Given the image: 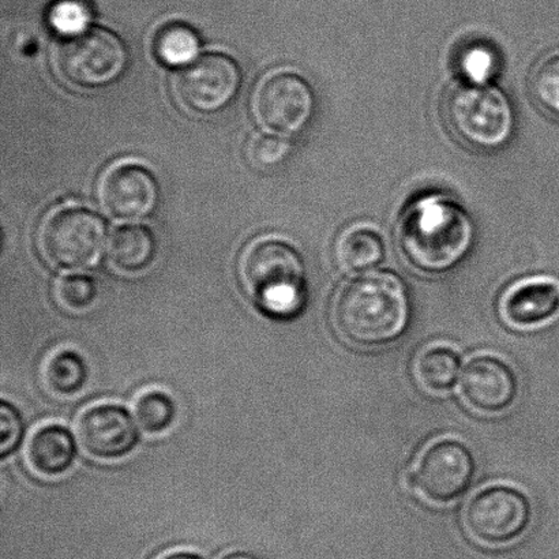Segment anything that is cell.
Returning a JSON list of instances; mask_svg holds the SVG:
<instances>
[{"instance_id": "cell-16", "label": "cell", "mask_w": 559, "mask_h": 559, "mask_svg": "<svg viewBox=\"0 0 559 559\" xmlns=\"http://www.w3.org/2000/svg\"><path fill=\"white\" fill-rule=\"evenodd\" d=\"M74 437L62 425H46L32 432L25 445L26 464L41 476H59L73 465Z\"/></svg>"}, {"instance_id": "cell-5", "label": "cell", "mask_w": 559, "mask_h": 559, "mask_svg": "<svg viewBox=\"0 0 559 559\" xmlns=\"http://www.w3.org/2000/svg\"><path fill=\"white\" fill-rule=\"evenodd\" d=\"M106 246V226L91 211L76 206L53 210L43 218L37 248L47 264L63 271L95 266Z\"/></svg>"}, {"instance_id": "cell-21", "label": "cell", "mask_w": 559, "mask_h": 559, "mask_svg": "<svg viewBox=\"0 0 559 559\" xmlns=\"http://www.w3.org/2000/svg\"><path fill=\"white\" fill-rule=\"evenodd\" d=\"M133 414L136 425L147 435H158L174 424L177 407L163 391H146L135 399Z\"/></svg>"}, {"instance_id": "cell-23", "label": "cell", "mask_w": 559, "mask_h": 559, "mask_svg": "<svg viewBox=\"0 0 559 559\" xmlns=\"http://www.w3.org/2000/svg\"><path fill=\"white\" fill-rule=\"evenodd\" d=\"M53 300L70 312L91 309L97 299L95 280L84 275H66L57 278L52 287Z\"/></svg>"}, {"instance_id": "cell-22", "label": "cell", "mask_w": 559, "mask_h": 559, "mask_svg": "<svg viewBox=\"0 0 559 559\" xmlns=\"http://www.w3.org/2000/svg\"><path fill=\"white\" fill-rule=\"evenodd\" d=\"M531 92L545 111L559 117V51L546 55L535 66Z\"/></svg>"}, {"instance_id": "cell-3", "label": "cell", "mask_w": 559, "mask_h": 559, "mask_svg": "<svg viewBox=\"0 0 559 559\" xmlns=\"http://www.w3.org/2000/svg\"><path fill=\"white\" fill-rule=\"evenodd\" d=\"M238 276L246 295L273 320H294L304 311L305 262L283 239L260 238L246 246L239 257Z\"/></svg>"}, {"instance_id": "cell-14", "label": "cell", "mask_w": 559, "mask_h": 559, "mask_svg": "<svg viewBox=\"0 0 559 559\" xmlns=\"http://www.w3.org/2000/svg\"><path fill=\"white\" fill-rule=\"evenodd\" d=\"M500 314L516 331H533L559 314V282L551 276L522 280L507 289L500 301Z\"/></svg>"}, {"instance_id": "cell-7", "label": "cell", "mask_w": 559, "mask_h": 559, "mask_svg": "<svg viewBox=\"0 0 559 559\" xmlns=\"http://www.w3.org/2000/svg\"><path fill=\"white\" fill-rule=\"evenodd\" d=\"M475 471L469 448L454 438H443L420 454L411 471L409 485L415 496L429 506H452L473 485Z\"/></svg>"}, {"instance_id": "cell-6", "label": "cell", "mask_w": 559, "mask_h": 559, "mask_svg": "<svg viewBox=\"0 0 559 559\" xmlns=\"http://www.w3.org/2000/svg\"><path fill=\"white\" fill-rule=\"evenodd\" d=\"M533 507L522 490L509 485H492L476 492L463 512L465 533L476 544L501 547L527 533Z\"/></svg>"}, {"instance_id": "cell-17", "label": "cell", "mask_w": 559, "mask_h": 559, "mask_svg": "<svg viewBox=\"0 0 559 559\" xmlns=\"http://www.w3.org/2000/svg\"><path fill=\"white\" fill-rule=\"evenodd\" d=\"M462 374V358L456 349L445 344H435L415 356L413 377L416 385L431 396L452 392Z\"/></svg>"}, {"instance_id": "cell-25", "label": "cell", "mask_w": 559, "mask_h": 559, "mask_svg": "<svg viewBox=\"0 0 559 559\" xmlns=\"http://www.w3.org/2000/svg\"><path fill=\"white\" fill-rule=\"evenodd\" d=\"M49 24L60 35L73 37L87 31L91 10L82 0H58L49 11Z\"/></svg>"}, {"instance_id": "cell-24", "label": "cell", "mask_w": 559, "mask_h": 559, "mask_svg": "<svg viewBox=\"0 0 559 559\" xmlns=\"http://www.w3.org/2000/svg\"><path fill=\"white\" fill-rule=\"evenodd\" d=\"M290 145L285 136L271 133L254 134L246 145L249 163L260 171L282 164L288 157Z\"/></svg>"}, {"instance_id": "cell-18", "label": "cell", "mask_w": 559, "mask_h": 559, "mask_svg": "<svg viewBox=\"0 0 559 559\" xmlns=\"http://www.w3.org/2000/svg\"><path fill=\"white\" fill-rule=\"evenodd\" d=\"M156 242L150 229L128 226L115 231L109 240V259L119 270L136 272L144 270L155 255Z\"/></svg>"}, {"instance_id": "cell-26", "label": "cell", "mask_w": 559, "mask_h": 559, "mask_svg": "<svg viewBox=\"0 0 559 559\" xmlns=\"http://www.w3.org/2000/svg\"><path fill=\"white\" fill-rule=\"evenodd\" d=\"M497 69L496 53L481 44L465 48L459 60L460 73L473 84H490Z\"/></svg>"}, {"instance_id": "cell-12", "label": "cell", "mask_w": 559, "mask_h": 559, "mask_svg": "<svg viewBox=\"0 0 559 559\" xmlns=\"http://www.w3.org/2000/svg\"><path fill=\"white\" fill-rule=\"evenodd\" d=\"M516 372L495 355H478L464 367L460 378V396L475 414L497 416L516 402Z\"/></svg>"}, {"instance_id": "cell-15", "label": "cell", "mask_w": 559, "mask_h": 559, "mask_svg": "<svg viewBox=\"0 0 559 559\" xmlns=\"http://www.w3.org/2000/svg\"><path fill=\"white\" fill-rule=\"evenodd\" d=\"M386 254L381 229L370 223H355L338 235L334 243V260L348 275L374 270Z\"/></svg>"}, {"instance_id": "cell-9", "label": "cell", "mask_w": 559, "mask_h": 559, "mask_svg": "<svg viewBox=\"0 0 559 559\" xmlns=\"http://www.w3.org/2000/svg\"><path fill=\"white\" fill-rule=\"evenodd\" d=\"M314 93L309 82L293 70H276L257 84L251 111L266 133L298 134L314 112Z\"/></svg>"}, {"instance_id": "cell-27", "label": "cell", "mask_w": 559, "mask_h": 559, "mask_svg": "<svg viewBox=\"0 0 559 559\" xmlns=\"http://www.w3.org/2000/svg\"><path fill=\"white\" fill-rule=\"evenodd\" d=\"M0 456L5 459L19 448L22 437H24V421H22L19 409L8 402L2 403L0 407Z\"/></svg>"}, {"instance_id": "cell-20", "label": "cell", "mask_w": 559, "mask_h": 559, "mask_svg": "<svg viewBox=\"0 0 559 559\" xmlns=\"http://www.w3.org/2000/svg\"><path fill=\"white\" fill-rule=\"evenodd\" d=\"M201 47L199 35L185 24H169L155 38L156 57L168 68H180L197 59Z\"/></svg>"}, {"instance_id": "cell-2", "label": "cell", "mask_w": 559, "mask_h": 559, "mask_svg": "<svg viewBox=\"0 0 559 559\" xmlns=\"http://www.w3.org/2000/svg\"><path fill=\"white\" fill-rule=\"evenodd\" d=\"M474 223L451 197L430 194L411 204L400 218L397 242L404 259L425 273L456 266L474 242Z\"/></svg>"}, {"instance_id": "cell-28", "label": "cell", "mask_w": 559, "mask_h": 559, "mask_svg": "<svg viewBox=\"0 0 559 559\" xmlns=\"http://www.w3.org/2000/svg\"><path fill=\"white\" fill-rule=\"evenodd\" d=\"M157 559H204V558H202L199 555H194V552L173 551V552H168V555L158 557Z\"/></svg>"}, {"instance_id": "cell-13", "label": "cell", "mask_w": 559, "mask_h": 559, "mask_svg": "<svg viewBox=\"0 0 559 559\" xmlns=\"http://www.w3.org/2000/svg\"><path fill=\"white\" fill-rule=\"evenodd\" d=\"M76 438L90 456L115 460L133 452L139 443V430L128 411L120 405L97 404L80 415Z\"/></svg>"}, {"instance_id": "cell-10", "label": "cell", "mask_w": 559, "mask_h": 559, "mask_svg": "<svg viewBox=\"0 0 559 559\" xmlns=\"http://www.w3.org/2000/svg\"><path fill=\"white\" fill-rule=\"evenodd\" d=\"M242 74L233 58L206 53L180 70L174 92L182 107L195 114H215L237 96Z\"/></svg>"}, {"instance_id": "cell-4", "label": "cell", "mask_w": 559, "mask_h": 559, "mask_svg": "<svg viewBox=\"0 0 559 559\" xmlns=\"http://www.w3.org/2000/svg\"><path fill=\"white\" fill-rule=\"evenodd\" d=\"M443 112L452 133L478 150H498L513 133L511 102L490 84L457 82L447 93Z\"/></svg>"}, {"instance_id": "cell-19", "label": "cell", "mask_w": 559, "mask_h": 559, "mask_svg": "<svg viewBox=\"0 0 559 559\" xmlns=\"http://www.w3.org/2000/svg\"><path fill=\"white\" fill-rule=\"evenodd\" d=\"M41 372L44 385L57 396H74L87 380L85 360L73 349H60L49 355Z\"/></svg>"}, {"instance_id": "cell-8", "label": "cell", "mask_w": 559, "mask_h": 559, "mask_svg": "<svg viewBox=\"0 0 559 559\" xmlns=\"http://www.w3.org/2000/svg\"><path fill=\"white\" fill-rule=\"evenodd\" d=\"M129 52L114 32L92 27L69 37L58 49L59 73L70 84L98 87L112 84L124 73Z\"/></svg>"}, {"instance_id": "cell-29", "label": "cell", "mask_w": 559, "mask_h": 559, "mask_svg": "<svg viewBox=\"0 0 559 559\" xmlns=\"http://www.w3.org/2000/svg\"><path fill=\"white\" fill-rule=\"evenodd\" d=\"M223 559H259L254 556L249 555V552H233V555H229L227 557H224Z\"/></svg>"}, {"instance_id": "cell-1", "label": "cell", "mask_w": 559, "mask_h": 559, "mask_svg": "<svg viewBox=\"0 0 559 559\" xmlns=\"http://www.w3.org/2000/svg\"><path fill=\"white\" fill-rule=\"evenodd\" d=\"M411 305L407 287L396 273L370 271L344 283L334 295L331 322L344 343L377 349L407 331Z\"/></svg>"}, {"instance_id": "cell-11", "label": "cell", "mask_w": 559, "mask_h": 559, "mask_svg": "<svg viewBox=\"0 0 559 559\" xmlns=\"http://www.w3.org/2000/svg\"><path fill=\"white\" fill-rule=\"evenodd\" d=\"M97 201L107 216L118 222H136L155 212L158 188L153 175L134 163H117L102 174Z\"/></svg>"}]
</instances>
